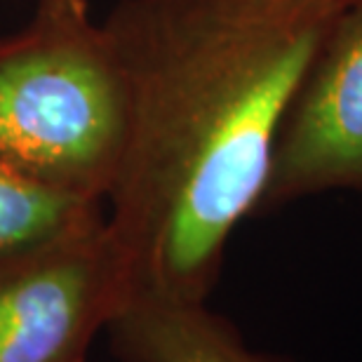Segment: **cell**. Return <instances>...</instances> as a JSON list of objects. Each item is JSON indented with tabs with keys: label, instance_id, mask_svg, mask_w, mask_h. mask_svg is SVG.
<instances>
[{
	"label": "cell",
	"instance_id": "5b68a950",
	"mask_svg": "<svg viewBox=\"0 0 362 362\" xmlns=\"http://www.w3.org/2000/svg\"><path fill=\"white\" fill-rule=\"evenodd\" d=\"M108 334L122 362H280L252 351L207 301L136 296L108 325Z\"/></svg>",
	"mask_w": 362,
	"mask_h": 362
},
{
	"label": "cell",
	"instance_id": "6da1fadb",
	"mask_svg": "<svg viewBox=\"0 0 362 362\" xmlns=\"http://www.w3.org/2000/svg\"><path fill=\"white\" fill-rule=\"evenodd\" d=\"M346 0H139L113 47L129 125L106 223L136 296L207 301Z\"/></svg>",
	"mask_w": 362,
	"mask_h": 362
},
{
	"label": "cell",
	"instance_id": "277c9868",
	"mask_svg": "<svg viewBox=\"0 0 362 362\" xmlns=\"http://www.w3.org/2000/svg\"><path fill=\"white\" fill-rule=\"evenodd\" d=\"M329 191L362 193V0H351L282 118L257 214Z\"/></svg>",
	"mask_w": 362,
	"mask_h": 362
},
{
	"label": "cell",
	"instance_id": "8992f818",
	"mask_svg": "<svg viewBox=\"0 0 362 362\" xmlns=\"http://www.w3.org/2000/svg\"><path fill=\"white\" fill-rule=\"evenodd\" d=\"M94 202L0 165V264L99 223Z\"/></svg>",
	"mask_w": 362,
	"mask_h": 362
},
{
	"label": "cell",
	"instance_id": "3957f363",
	"mask_svg": "<svg viewBox=\"0 0 362 362\" xmlns=\"http://www.w3.org/2000/svg\"><path fill=\"white\" fill-rule=\"evenodd\" d=\"M134 299L106 223L0 264V362H85Z\"/></svg>",
	"mask_w": 362,
	"mask_h": 362
},
{
	"label": "cell",
	"instance_id": "7a4b0ae2",
	"mask_svg": "<svg viewBox=\"0 0 362 362\" xmlns=\"http://www.w3.org/2000/svg\"><path fill=\"white\" fill-rule=\"evenodd\" d=\"M129 99L108 57L42 52L0 69V165L59 191L97 200L118 175Z\"/></svg>",
	"mask_w": 362,
	"mask_h": 362
}]
</instances>
